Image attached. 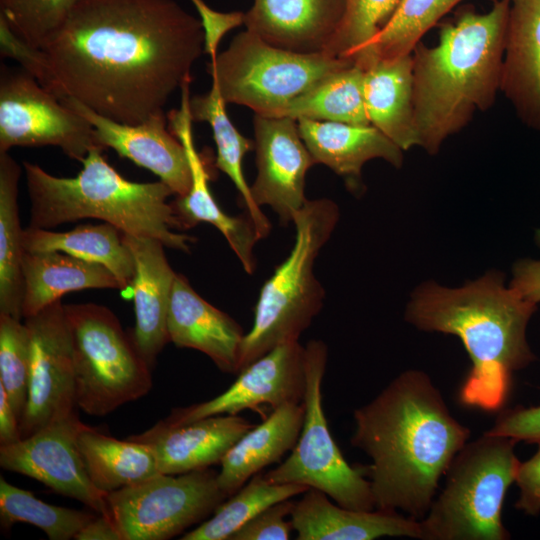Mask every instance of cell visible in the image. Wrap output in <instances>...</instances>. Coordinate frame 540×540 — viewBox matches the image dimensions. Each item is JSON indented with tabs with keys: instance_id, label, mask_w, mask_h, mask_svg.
<instances>
[{
	"instance_id": "6da1fadb",
	"label": "cell",
	"mask_w": 540,
	"mask_h": 540,
	"mask_svg": "<svg viewBox=\"0 0 540 540\" xmlns=\"http://www.w3.org/2000/svg\"><path fill=\"white\" fill-rule=\"evenodd\" d=\"M43 50L59 99L138 124L191 81L204 32L175 0H82Z\"/></svg>"
},
{
	"instance_id": "7a4b0ae2",
	"label": "cell",
	"mask_w": 540,
	"mask_h": 540,
	"mask_svg": "<svg viewBox=\"0 0 540 540\" xmlns=\"http://www.w3.org/2000/svg\"><path fill=\"white\" fill-rule=\"evenodd\" d=\"M353 418L350 443L371 459L359 466L370 481L375 509L400 510L421 520L470 430L453 417L439 389L419 370L399 374L355 409Z\"/></svg>"
},
{
	"instance_id": "3957f363",
	"label": "cell",
	"mask_w": 540,
	"mask_h": 540,
	"mask_svg": "<svg viewBox=\"0 0 540 540\" xmlns=\"http://www.w3.org/2000/svg\"><path fill=\"white\" fill-rule=\"evenodd\" d=\"M536 310L537 304L504 285L500 272L490 271L459 288L424 283L412 294L405 318L421 330L462 341L472 366L459 399L465 406L492 412L504 407L513 372L536 360L526 339Z\"/></svg>"
},
{
	"instance_id": "277c9868",
	"label": "cell",
	"mask_w": 540,
	"mask_h": 540,
	"mask_svg": "<svg viewBox=\"0 0 540 540\" xmlns=\"http://www.w3.org/2000/svg\"><path fill=\"white\" fill-rule=\"evenodd\" d=\"M509 0H493L478 13L458 8L440 24L437 45L412 51L413 106L418 146L436 154L474 113L489 109L501 85Z\"/></svg>"
},
{
	"instance_id": "5b68a950",
	"label": "cell",
	"mask_w": 540,
	"mask_h": 540,
	"mask_svg": "<svg viewBox=\"0 0 540 540\" xmlns=\"http://www.w3.org/2000/svg\"><path fill=\"white\" fill-rule=\"evenodd\" d=\"M103 150L91 149L75 177H57L38 164L23 162L31 205L28 227L52 229L94 218L124 234L155 238L165 247L190 252L196 239L179 232L186 228L174 203L168 202L174 192L160 180L125 179L106 161Z\"/></svg>"
},
{
	"instance_id": "8992f818",
	"label": "cell",
	"mask_w": 540,
	"mask_h": 540,
	"mask_svg": "<svg viewBox=\"0 0 540 540\" xmlns=\"http://www.w3.org/2000/svg\"><path fill=\"white\" fill-rule=\"evenodd\" d=\"M339 216L337 204L328 198L307 200L293 216V247L260 290L252 327L243 339L239 371L271 349L299 341L320 312L325 290L314 274V263Z\"/></svg>"
},
{
	"instance_id": "52a82bcc",
	"label": "cell",
	"mask_w": 540,
	"mask_h": 540,
	"mask_svg": "<svg viewBox=\"0 0 540 540\" xmlns=\"http://www.w3.org/2000/svg\"><path fill=\"white\" fill-rule=\"evenodd\" d=\"M517 441L484 433L467 442L449 466L446 483L420 520L422 540H506V492L520 464Z\"/></svg>"
},
{
	"instance_id": "ba28073f",
	"label": "cell",
	"mask_w": 540,
	"mask_h": 540,
	"mask_svg": "<svg viewBox=\"0 0 540 540\" xmlns=\"http://www.w3.org/2000/svg\"><path fill=\"white\" fill-rule=\"evenodd\" d=\"M72 338L78 409L104 417L147 395L152 367L117 316L96 303L65 305Z\"/></svg>"
},
{
	"instance_id": "9c48e42d",
	"label": "cell",
	"mask_w": 540,
	"mask_h": 540,
	"mask_svg": "<svg viewBox=\"0 0 540 540\" xmlns=\"http://www.w3.org/2000/svg\"><path fill=\"white\" fill-rule=\"evenodd\" d=\"M354 65L325 52L301 54L274 47L246 30L207 65L226 104L282 117L289 103L328 75Z\"/></svg>"
},
{
	"instance_id": "30bf717a",
	"label": "cell",
	"mask_w": 540,
	"mask_h": 540,
	"mask_svg": "<svg viewBox=\"0 0 540 540\" xmlns=\"http://www.w3.org/2000/svg\"><path fill=\"white\" fill-rule=\"evenodd\" d=\"M305 348V413L299 438L289 456L264 473L272 483L304 485L325 493L340 506L375 509L370 481L359 465H351L336 444L322 404V382L328 350L325 342L310 340Z\"/></svg>"
},
{
	"instance_id": "8fae6325",
	"label": "cell",
	"mask_w": 540,
	"mask_h": 540,
	"mask_svg": "<svg viewBox=\"0 0 540 540\" xmlns=\"http://www.w3.org/2000/svg\"><path fill=\"white\" fill-rule=\"evenodd\" d=\"M209 468L157 475L105 496L122 540H167L204 521L228 497Z\"/></svg>"
},
{
	"instance_id": "7c38bea8",
	"label": "cell",
	"mask_w": 540,
	"mask_h": 540,
	"mask_svg": "<svg viewBox=\"0 0 540 540\" xmlns=\"http://www.w3.org/2000/svg\"><path fill=\"white\" fill-rule=\"evenodd\" d=\"M48 145L59 147L79 162L91 149L100 147L93 127L85 118L23 69L2 66L0 153L13 147Z\"/></svg>"
},
{
	"instance_id": "4fadbf2b",
	"label": "cell",
	"mask_w": 540,
	"mask_h": 540,
	"mask_svg": "<svg viewBox=\"0 0 540 540\" xmlns=\"http://www.w3.org/2000/svg\"><path fill=\"white\" fill-rule=\"evenodd\" d=\"M24 319L31 338V362L27 403L20 420L22 438L78 410L65 305L58 300Z\"/></svg>"
},
{
	"instance_id": "5bb4252c",
	"label": "cell",
	"mask_w": 540,
	"mask_h": 540,
	"mask_svg": "<svg viewBox=\"0 0 540 540\" xmlns=\"http://www.w3.org/2000/svg\"><path fill=\"white\" fill-rule=\"evenodd\" d=\"M83 424L76 410L14 444L0 446V466L108 516L106 494L91 482L78 449L77 437Z\"/></svg>"
},
{
	"instance_id": "9a60e30c",
	"label": "cell",
	"mask_w": 540,
	"mask_h": 540,
	"mask_svg": "<svg viewBox=\"0 0 540 540\" xmlns=\"http://www.w3.org/2000/svg\"><path fill=\"white\" fill-rule=\"evenodd\" d=\"M232 385L208 401L174 408L163 420L183 424L201 418L302 403L306 389L305 348L299 341L281 344L240 370Z\"/></svg>"
},
{
	"instance_id": "2e32d148",
	"label": "cell",
	"mask_w": 540,
	"mask_h": 540,
	"mask_svg": "<svg viewBox=\"0 0 540 540\" xmlns=\"http://www.w3.org/2000/svg\"><path fill=\"white\" fill-rule=\"evenodd\" d=\"M257 177L250 187L257 206H269L287 225L305 205V177L316 164L289 117L254 114Z\"/></svg>"
},
{
	"instance_id": "e0dca14e",
	"label": "cell",
	"mask_w": 540,
	"mask_h": 540,
	"mask_svg": "<svg viewBox=\"0 0 540 540\" xmlns=\"http://www.w3.org/2000/svg\"><path fill=\"white\" fill-rule=\"evenodd\" d=\"M60 100L90 123L101 148L113 149L120 157L150 170L177 197L188 193L192 183L188 155L182 142L167 129L164 111L141 123L125 124L104 117L74 99Z\"/></svg>"
},
{
	"instance_id": "ac0fdd59",
	"label": "cell",
	"mask_w": 540,
	"mask_h": 540,
	"mask_svg": "<svg viewBox=\"0 0 540 540\" xmlns=\"http://www.w3.org/2000/svg\"><path fill=\"white\" fill-rule=\"evenodd\" d=\"M190 83L191 81L185 82L180 88L179 109L171 110L167 114L170 131L186 149L192 174V183L188 193L183 197H177L174 206L186 229L200 222L209 223L217 228L238 257L245 272L253 274L256 268L254 247L260 238L247 213L241 216L226 214L209 189L206 164L197 152L193 141Z\"/></svg>"
},
{
	"instance_id": "d6986e66",
	"label": "cell",
	"mask_w": 540,
	"mask_h": 540,
	"mask_svg": "<svg viewBox=\"0 0 540 540\" xmlns=\"http://www.w3.org/2000/svg\"><path fill=\"white\" fill-rule=\"evenodd\" d=\"M253 426L238 414L214 415L183 424L162 419L128 438L150 447L160 473L178 475L220 464L229 449Z\"/></svg>"
},
{
	"instance_id": "ffe728a7",
	"label": "cell",
	"mask_w": 540,
	"mask_h": 540,
	"mask_svg": "<svg viewBox=\"0 0 540 540\" xmlns=\"http://www.w3.org/2000/svg\"><path fill=\"white\" fill-rule=\"evenodd\" d=\"M344 12V0H254L244 24L274 47L313 54L325 52Z\"/></svg>"
},
{
	"instance_id": "44dd1931",
	"label": "cell",
	"mask_w": 540,
	"mask_h": 540,
	"mask_svg": "<svg viewBox=\"0 0 540 540\" xmlns=\"http://www.w3.org/2000/svg\"><path fill=\"white\" fill-rule=\"evenodd\" d=\"M123 241L135 262L131 295L136 323L132 335L153 368L157 356L170 342L168 315L177 273L171 268L160 240L123 233Z\"/></svg>"
},
{
	"instance_id": "7402d4cb",
	"label": "cell",
	"mask_w": 540,
	"mask_h": 540,
	"mask_svg": "<svg viewBox=\"0 0 540 540\" xmlns=\"http://www.w3.org/2000/svg\"><path fill=\"white\" fill-rule=\"evenodd\" d=\"M168 333L175 346L202 352L222 372L238 373L245 336L242 327L202 298L178 273L170 302Z\"/></svg>"
},
{
	"instance_id": "603a6c76",
	"label": "cell",
	"mask_w": 540,
	"mask_h": 540,
	"mask_svg": "<svg viewBox=\"0 0 540 540\" xmlns=\"http://www.w3.org/2000/svg\"><path fill=\"white\" fill-rule=\"evenodd\" d=\"M301 496L290 514L298 540H373L386 536L422 539L420 520L397 511L349 509L313 488Z\"/></svg>"
},
{
	"instance_id": "cb8c5ba5",
	"label": "cell",
	"mask_w": 540,
	"mask_h": 540,
	"mask_svg": "<svg viewBox=\"0 0 540 540\" xmlns=\"http://www.w3.org/2000/svg\"><path fill=\"white\" fill-rule=\"evenodd\" d=\"M500 90L540 133V0H509Z\"/></svg>"
},
{
	"instance_id": "d4e9b609",
	"label": "cell",
	"mask_w": 540,
	"mask_h": 540,
	"mask_svg": "<svg viewBox=\"0 0 540 540\" xmlns=\"http://www.w3.org/2000/svg\"><path fill=\"white\" fill-rule=\"evenodd\" d=\"M297 122L315 163L346 178L350 188H358L362 167L371 159H383L396 168L403 163V150L373 125L308 119Z\"/></svg>"
},
{
	"instance_id": "484cf974",
	"label": "cell",
	"mask_w": 540,
	"mask_h": 540,
	"mask_svg": "<svg viewBox=\"0 0 540 540\" xmlns=\"http://www.w3.org/2000/svg\"><path fill=\"white\" fill-rule=\"evenodd\" d=\"M304 403H287L247 431L220 462L217 482L227 497L254 475L280 461L295 446L304 420Z\"/></svg>"
},
{
	"instance_id": "4316f807",
	"label": "cell",
	"mask_w": 540,
	"mask_h": 540,
	"mask_svg": "<svg viewBox=\"0 0 540 540\" xmlns=\"http://www.w3.org/2000/svg\"><path fill=\"white\" fill-rule=\"evenodd\" d=\"M364 102L371 125L403 151L418 146L412 53L377 59L364 70Z\"/></svg>"
},
{
	"instance_id": "83f0119b",
	"label": "cell",
	"mask_w": 540,
	"mask_h": 540,
	"mask_svg": "<svg viewBox=\"0 0 540 540\" xmlns=\"http://www.w3.org/2000/svg\"><path fill=\"white\" fill-rule=\"evenodd\" d=\"M23 318L32 316L72 291L119 289L113 273L101 264L59 251L27 252L22 257Z\"/></svg>"
},
{
	"instance_id": "f1b7e54d",
	"label": "cell",
	"mask_w": 540,
	"mask_h": 540,
	"mask_svg": "<svg viewBox=\"0 0 540 540\" xmlns=\"http://www.w3.org/2000/svg\"><path fill=\"white\" fill-rule=\"evenodd\" d=\"M23 248L27 252L59 251L110 270L124 294L131 292L135 262L123 233L109 223L81 224L66 232L28 227L23 230Z\"/></svg>"
},
{
	"instance_id": "f546056e",
	"label": "cell",
	"mask_w": 540,
	"mask_h": 540,
	"mask_svg": "<svg viewBox=\"0 0 540 540\" xmlns=\"http://www.w3.org/2000/svg\"><path fill=\"white\" fill-rule=\"evenodd\" d=\"M77 444L91 482L105 494L160 473L145 443L130 438L120 440L83 424Z\"/></svg>"
},
{
	"instance_id": "4dcf8cb0",
	"label": "cell",
	"mask_w": 540,
	"mask_h": 540,
	"mask_svg": "<svg viewBox=\"0 0 540 540\" xmlns=\"http://www.w3.org/2000/svg\"><path fill=\"white\" fill-rule=\"evenodd\" d=\"M225 106L226 103L214 82H212V87L207 94L190 97L192 121L207 122L212 129L217 149L215 166L233 182L259 238L263 239L270 233L271 224L261 208L254 202L242 169L244 156L255 145L233 125L226 113Z\"/></svg>"
},
{
	"instance_id": "1f68e13d",
	"label": "cell",
	"mask_w": 540,
	"mask_h": 540,
	"mask_svg": "<svg viewBox=\"0 0 540 540\" xmlns=\"http://www.w3.org/2000/svg\"><path fill=\"white\" fill-rule=\"evenodd\" d=\"M21 166L0 153V313L22 319L24 280L23 230L18 208Z\"/></svg>"
},
{
	"instance_id": "d6a6232c",
	"label": "cell",
	"mask_w": 540,
	"mask_h": 540,
	"mask_svg": "<svg viewBox=\"0 0 540 540\" xmlns=\"http://www.w3.org/2000/svg\"><path fill=\"white\" fill-rule=\"evenodd\" d=\"M282 117L371 125L364 102V70L352 65L328 75L292 100Z\"/></svg>"
},
{
	"instance_id": "836d02e7",
	"label": "cell",
	"mask_w": 540,
	"mask_h": 540,
	"mask_svg": "<svg viewBox=\"0 0 540 540\" xmlns=\"http://www.w3.org/2000/svg\"><path fill=\"white\" fill-rule=\"evenodd\" d=\"M309 488L292 483H272L260 472L222 502L208 520L186 532L181 540H230L248 521L267 507Z\"/></svg>"
},
{
	"instance_id": "e575fe53",
	"label": "cell",
	"mask_w": 540,
	"mask_h": 540,
	"mask_svg": "<svg viewBox=\"0 0 540 540\" xmlns=\"http://www.w3.org/2000/svg\"><path fill=\"white\" fill-rule=\"evenodd\" d=\"M463 0H400L369 44L364 70L377 59L409 55L421 38Z\"/></svg>"
},
{
	"instance_id": "d590c367",
	"label": "cell",
	"mask_w": 540,
	"mask_h": 540,
	"mask_svg": "<svg viewBox=\"0 0 540 540\" xmlns=\"http://www.w3.org/2000/svg\"><path fill=\"white\" fill-rule=\"evenodd\" d=\"M94 517L90 512L46 503L0 477V520L5 529L23 522L41 529L50 540H70Z\"/></svg>"
},
{
	"instance_id": "8d00e7d4",
	"label": "cell",
	"mask_w": 540,
	"mask_h": 540,
	"mask_svg": "<svg viewBox=\"0 0 540 540\" xmlns=\"http://www.w3.org/2000/svg\"><path fill=\"white\" fill-rule=\"evenodd\" d=\"M344 1L343 19L325 53L363 69L369 44L389 21L400 0Z\"/></svg>"
},
{
	"instance_id": "74e56055",
	"label": "cell",
	"mask_w": 540,
	"mask_h": 540,
	"mask_svg": "<svg viewBox=\"0 0 540 540\" xmlns=\"http://www.w3.org/2000/svg\"><path fill=\"white\" fill-rule=\"evenodd\" d=\"M30 362L31 338L26 324L0 313V385L19 420L27 403Z\"/></svg>"
},
{
	"instance_id": "f35d334b",
	"label": "cell",
	"mask_w": 540,
	"mask_h": 540,
	"mask_svg": "<svg viewBox=\"0 0 540 540\" xmlns=\"http://www.w3.org/2000/svg\"><path fill=\"white\" fill-rule=\"evenodd\" d=\"M82 0H0V17L30 45L43 49Z\"/></svg>"
},
{
	"instance_id": "ab89813d",
	"label": "cell",
	"mask_w": 540,
	"mask_h": 540,
	"mask_svg": "<svg viewBox=\"0 0 540 540\" xmlns=\"http://www.w3.org/2000/svg\"><path fill=\"white\" fill-rule=\"evenodd\" d=\"M0 52L2 57L16 60L21 69L54 94V81L44 50L18 37L2 17H0Z\"/></svg>"
},
{
	"instance_id": "60d3db41",
	"label": "cell",
	"mask_w": 540,
	"mask_h": 540,
	"mask_svg": "<svg viewBox=\"0 0 540 540\" xmlns=\"http://www.w3.org/2000/svg\"><path fill=\"white\" fill-rule=\"evenodd\" d=\"M294 502H277L243 525L230 540H287L293 530L290 520Z\"/></svg>"
},
{
	"instance_id": "b9f144b4",
	"label": "cell",
	"mask_w": 540,
	"mask_h": 540,
	"mask_svg": "<svg viewBox=\"0 0 540 540\" xmlns=\"http://www.w3.org/2000/svg\"><path fill=\"white\" fill-rule=\"evenodd\" d=\"M486 433L509 437L517 442L540 443V405L502 409Z\"/></svg>"
},
{
	"instance_id": "7bdbcfd3",
	"label": "cell",
	"mask_w": 540,
	"mask_h": 540,
	"mask_svg": "<svg viewBox=\"0 0 540 540\" xmlns=\"http://www.w3.org/2000/svg\"><path fill=\"white\" fill-rule=\"evenodd\" d=\"M190 1L200 16L204 32V53L214 60L218 55L217 49L224 35L244 24V13L241 11L219 12L210 8L204 0Z\"/></svg>"
},
{
	"instance_id": "ee69618b",
	"label": "cell",
	"mask_w": 540,
	"mask_h": 540,
	"mask_svg": "<svg viewBox=\"0 0 540 540\" xmlns=\"http://www.w3.org/2000/svg\"><path fill=\"white\" fill-rule=\"evenodd\" d=\"M538 445L537 452L519 464L515 478L519 488L515 507L532 516L540 513V443Z\"/></svg>"
},
{
	"instance_id": "f6af8a7d",
	"label": "cell",
	"mask_w": 540,
	"mask_h": 540,
	"mask_svg": "<svg viewBox=\"0 0 540 540\" xmlns=\"http://www.w3.org/2000/svg\"><path fill=\"white\" fill-rule=\"evenodd\" d=\"M512 287L526 301L540 302V260L521 259L513 266Z\"/></svg>"
},
{
	"instance_id": "bcb514c9",
	"label": "cell",
	"mask_w": 540,
	"mask_h": 540,
	"mask_svg": "<svg viewBox=\"0 0 540 540\" xmlns=\"http://www.w3.org/2000/svg\"><path fill=\"white\" fill-rule=\"evenodd\" d=\"M21 439L20 420L0 385V446L11 445Z\"/></svg>"
},
{
	"instance_id": "7dc6e473",
	"label": "cell",
	"mask_w": 540,
	"mask_h": 540,
	"mask_svg": "<svg viewBox=\"0 0 540 540\" xmlns=\"http://www.w3.org/2000/svg\"><path fill=\"white\" fill-rule=\"evenodd\" d=\"M76 540H122L114 522L107 515L95 516L76 534Z\"/></svg>"
},
{
	"instance_id": "c3c4849f",
	"label": "cell",
	"mask_w": 540,
	"mask_h": 540,
	"mask_svg": "<svg viewBox=\"0 0 540 540\" xmlns=\"http://www.w3.org/2000/svg\"><path fill=\"white\" fill-rule=\"evenodd\" d=\"M535 242L540 247V229H538L535 233Z\"/></svg>"
}]
</instances>
